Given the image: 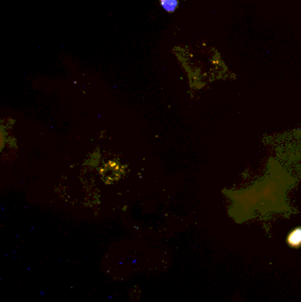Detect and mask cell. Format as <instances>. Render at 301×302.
<instances>
[{
	"instance_id": "6da1fadb",
	"label": "cell",
	"mask_w": 301,
	"mask_h": 302,
	"mask_svg": "<svg viewBox=\"0 0 301 302\" xmlns=\"http://www.w3.org/2000/svg\"><path fill=\"white\" fill-rule=\"evenodd\" d=\"M287 242L293 247H298L301 245V227H298L290 232L288 235Z\"/></svg>"
},
{
	"instance_id": "7a4b0ae2",
	"label": "cell",
	"mask_w": 301,
	"mask_h": 302,
	"mask_svg": "<svg viewBox=\"0 0 301 302\" xmlns=\"http://www.w3.org/2000/svg\"><path fill=\"white\" fill-rule=\"evenodd\" d=\"M178 0H161L162 7L169 13H173L178 7Z\"/></svg>"
}]
</instances>
